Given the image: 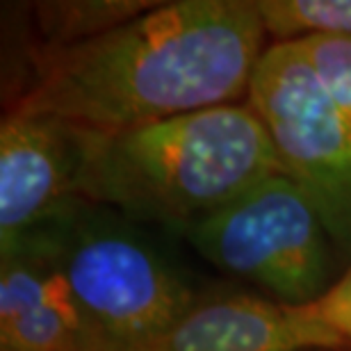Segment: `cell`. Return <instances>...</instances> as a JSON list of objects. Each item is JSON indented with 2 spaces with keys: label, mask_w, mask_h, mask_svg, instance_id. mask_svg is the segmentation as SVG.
I'll return each instance as SVG.
<instances>
[{
  "label": "cell",
  "mask_w": 351,
  "mask_h": 351,
  "mask_svg": "<svg viewBox=\"0 0 351 351\" xmlns=\"http://www.w3.org/2000/svg\"><path fill=\"white\" fill-rule=\"evenodd\" d=\"M265 39L254 0L156 3L96 39L41 51L37 78L10 110L110 135L242 103Z\"/></svg>",
  "instance_id": "1"
},
{
  "label": "cell",
  "mask_w": 351,
  "mask_h": 351,
  "mask_svg": "<svg viewBox=\"0 0 351 351\" xmlns=\"http://www.w3.org/2000/svg\"><path fill=\"white\" fill-rule=\"evenodd\" d=\"M87 135L80 199L182 233L261 180L285 173L247 101Z\"/></svg>",
  "instance_id": "2"
},
{
  "label": "cell",
  "mask_w": 351,
  "mask_h": 351,
  "mask_svg": "<svg viewBox=\"0 0 351 351\" xmlns=\"http://www.w3.org/2000/svg\"><path fill=\"white\" fill-rule=\"evenodd\" d=\"M69 290L105 351H130L196 304L189 280L149 237L78 199L44 223Z\"/></svg>",
  "instance_id": "3"
},
{
  "label": "cell",
  "mask_w": 351,
  "mask_h": 351,
  "mask_svg": "<svg viewBox=\"0 0 351 351\" xmlns=\"http://www.w3.org/2000/svg\"><path fill=\"white\" fill-rule=\"evenodd\" d=\"M208 263L290 306L315 304L333 274V237L311 194L276 173L185 230Z\"/></svg>",
  "instance_id": "4"
},
{
  "label": "cell",
  "mask_w": 351,
  "mask_h": 351,
  "mask_svg": "<svg viewBox=\"0 0 351 351\" xmlns=\"http://www.w3.org/2000/svg\"><path fill=\"white\" fill-rule=\"evenodd\" d=\"M247 103L269 130L285 173L311 194L333 242L351 254V130L292 41L265 48Z\"/></svg>",
  "instance_id": "5"
},
{
  "label": "cell",
  "mask_w": 351,
  "mask_h": 351,
  "mask_svg": "<svg viewBox=\"0 0 351 351\" xmlns=\"http://www.w3.org/2000/svg\"><path fill=\"white\" fill-rule=\"evenodd\" d=\"M89 135L51 114L10 110L0 123V244L80 199Z\"/></svg>",
  "instance_id": "6"
},
{
  "label": "cell",
  "mask_w": 351,
  "mask_h": 351,
  "mask_svg": "<svg viewBox=\"0 0 351 351\" xmlns=\"http://www.w3.org/2000/svg\"><path fill=\"white\" fill-rule=\"evenodd\" d=\"M0 351H105L41 230L0 249Z\"/></svg>",
  "instance_id": "7"
},
{
  "label": "cell",
  "mask_w": 351,
  "mask_h": 351,
  "mask_svg": "<svg viewBox=\"0 0 351 351\" xmlns=\"http://www.w3.org/2000/svg\"><path fill=\"white\" fill-rule=\"evenodd\" d=\"M345 345L315 304L228 294L196 301L167 331L130 351H308Z\"/></svg>",
  "instance_id": "8"
},
{
  "label": "cell",
  "mask_w": 351,
  "mask_h": 351,
  "mask_svg": "<svg viewBox=\"0 0 351 351\" xmlns=\"http://www.w3.org/2000/svg\"><path fill=\"white\" fill-rule=\"evenodd\" d=\"M156 3L142 0H75V3L34 5V23L41 34V51L69 48L96 39L114 27L128 23Z\"/></svg>",
  "instance_id": "9"
},
{
  "label": "cell",
  "mask_w": 351,
  "mask_h": 351,
  "mask_svg": "<svg viewBox=\"0 0 351 351\" xmlns=\"http://www.w3.org/2000/svg\"><path fill=\"white\" fill-rule=\"evenodd\" d=\"M267 37L287 44L306 37H351V0H254Z\"/></svg>",
  "instance_id": "10"
},
{
  "label": "cell",
  "mask_w": 351,
  "mask_h": 351,
  "mask_svg": "<svg viewBox=\"0 0 351 351\" xmlns=\"http://www.w3.org/2000/svg\"><path fill=\"white\" fill-rule=\"evenodd\" d=\"M292 44L311 62L351 130V37H306Z\"/></svg>",
  "instance_id": "11"
},
{
  "label": "cell",
  "mask_w": 351,
  "mask_h": 351,
  "mask_svg": "<svg viewBox=\"0 0 351 351\" xmlns=\"http://www.w3.org/2000/svg\"><path fill=\"white\" fill-rule=\"evenodd\" d=\"M319 317L345 342H351V265L333 285L315 301Z\"/></svg>",
  "instance_id": "12"
}]
</instances>
